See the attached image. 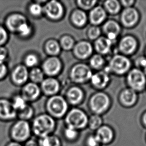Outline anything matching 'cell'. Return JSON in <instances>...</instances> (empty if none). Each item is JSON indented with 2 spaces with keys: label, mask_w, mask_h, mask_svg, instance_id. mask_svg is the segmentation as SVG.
<instances>
[{
  "label": "cell",
  "mask_w": 146,
  "mask_h": 146,
  "mask_svg": "<svg viewBox=\"0 0 146 146\" xmlns=\"http://www.w3.org/2000/svg\"><path fill=\"white\" fill-rule=\"evenodd\" d=\"M55 127V121L52 117L47 114H42L34 119L33 130L34 133L40 138L49 136Z\"/></svg>",
  "instance_id": "obj_1"
},
{
  "label": "cell",
  "mask_w": 146,
  "mask_h": 146,
  "mask_svg": "<svg viewBox=\"0 0 146 146\" xmlns=\"http://www.w3.org/2000/svg\"><path fill=\"white\" fill-rule=\"evenodd\" d=\"M67 127L76 130L85 128L88 123V118L85 113L79 109H72L67 114L65 118Z\"/></svg>",
  "instance_id": "obj_2"
},
{
  "label": "cell",
  "mask_w": 146,
  "mask_h": 146,
  "mask_svg": "<svg viewBox=\"0 0 146 146\" xmlns=\"http://www.w3.org/2000/svg\"><path fill=\"white\" fill-rule=\"evenodd\" d=\"M46 107L51 117L61 118L65 114L68 109L66 101L60 96H53L48 99Z\"/></svg>",
  "instance_id": "obj_3"
},
{
  "label": "cell",
  "mask_w": 146,
  "mask_h": 146,
  "mask_svg": "<svg viewBox=\"0 0 146 146\" xmlns=\"http://www.w3.org/2000/svg\"><path fill=\"white\" fill-rule=\"evenodd\" d=\"M110 105V99L104 93L98 92L91 97L90 101V107L95 114L104 113Z\"/></svg>",
  "instance_id": "obj_4"
},
{
  "label": "cell",
  "mask_w": 146,
  "mask_h": 146,
  "mask_svg": "<svg viewBox=\"0 0 146 146\" xmlns=\"http://www.w3.org/2000/svg\"><path fill=\"white\" fill-rule=\"evenodd\" d=\"M93 75L89 66L84 64L80 63L75 65L71 69L70 76L74 82L83 83L91 79Z\"/></svg>",
  "instance_id": "obj_5"
},
{
  "label": "cell",
  "mask_w": 146,
  "mask_h": 146,
  "mask_svg": "<svg viewBox=\"0 0 146 146\" xmlns=\"http://www.w3.org/2000/svg\"><path fill=\"white\" fill-rule=\"evenodd\" d=\"M130 67V61L127 57L121 55H116L111 59L109 68L110 71L122 74L128 70Z\"/></svg>",
  "instance_id": "obj_6"
},
{
  "label": "cell",
  "mask_w": 146,
  "mask_h": 146,
  "mask_svg": "<svg viewBox=\"0 0 146 146\" xmlns=\"http://www.w3.org/2000/svg\"><path fill=\"white\" fill-rule=\"evenodd\" d=\"M12 136L16 140L24 141L27 140L31 134V129L29 123L25 120L19 121L12 129Z\"/></svg>",
  "instance_id": "obj_7"
},
{
  "label": "cell",
  "mask_w": 146,
  "mask_h": 146,
  "mask_svg": "<svg viewBox=\"0 0 146 146\" xmlns=\"http://www.w3.org/2000/svg\"><path fill=\"white\" fill-rule=\"evenodd\" d=\"M127 79L129 84L133 90H141L146 84L145 75L140 69H133L129 73Z\"/></svg>",
  "instance_id": "obj_8"
},
{
  "label": "cell",
  "mask_w": 146,
  "mask_h": 146,
  "mask_svg": "<svg viewBox=\"0 0 146 146\" xmlns=\"http://www.w3.org/2000/svg\"><path fill=\"white\" fill-rule=\"evenodd\" d=\"M26 23H28V21L24 15L20 13H13L6 18L5 28L11 33H17L21 26Z\"/></svg>",
  "instance_id": "obj_9"
},
{
  "label": "cell",
  "mask_w": 146,
  "mask_h": 146,
  "mask_svg": "<svg viewBox=\"0 0 146 146\" xmlns=\"http://www.w3.org/2000/svg\"><path fill=\"white\" fill-rule=\"evenodd\" d=\"M11 80L14 84L21 85L26 83L29 77V72L26 65L20 64L14 68L11 73Z\"/></svg>",
  "instance_id": "obj_10"
},
{
  "label": "cell",
  "mask_w": 146,
  "mask_h": 146,
  "mask_svg": "<svg viewBox=\"0 0 146 146\" xmlns=\"http://www.w3.org/2000/svg\"><path fill=\"white\" fill-rule=\"evenodd\" d=\"M17 115L11 101L6 99H0V118L10 120L14 119Z\"/></svg>",
  "instance_id": "obj_11"
},
{
  "label": "cell",
  "mask_w": 146,
  "mask_h": 146,
  "mask_svg": "<svg viewBox=\"0 0 146 146\" xmlns=\"http://www.w3.org/2000/svg\"><path fill=\"white\" fill-rule=\"evenodd\" d=\"M44 10L46 15L52 20H57L63 14V8L59 2L52 1L46 4Z\"/></svg>",
  "instance_id": "obj_12"
},
{
  "label": "cell",
  "mask_w": 146,
  "mask_h": 146,
  "mask_svg": "<svg viewBox=\"0 0 146 146\" xmlns=\"http://www.w3.org/2000/svg\"><path fill=\"white\" fill-rule=\"evenodd\" d=\"M40 93V88L36 83L26 84L22 90V97L26 101H34L38 98Z\"/></svg>",
  "instance_id": "obj_13"
},
{
  "label": "cell",
  "mask_w": 146,
  "mask_h": 146,
  "mask_svg": "<svg viewBox=\"0 0 146 146\" xmlns=\"http://www.w3.org/2000/svg\"><path fill=\"white\" fill-rule=\"evenodd\" d=\"M61 69L60 60L57 57H50L44 61L43 64V69L45 73L50 75H56Z\"/></svg>",
  "instance_id": "obj_14"
},
{
  "label": "cell",
  "mask_w": 146,
  "mask_h": 146,
  "mask_svg": "<svg viewBox=\"0 0 146 146\" xmlns=\"http://www.w3.org/2000/svg\"><path fill=\"white\" fill-rule=\"evenodd\" d=\"M95 136L100 144H108L114 138V132L109 126H101L97 129Z\"/></svg>",
  "instance_id": "obj_15"
},
{
  "label": "cell",
  "mask_w": 146,
  "mask_h": 146,
  "mask_svg": "<svg viewBox=\"0 0 146 146\" xmlns=\"http://www.w3.org/2000/svg\"><path fill=\"white\" fill-rule=\"evenodd\" d=\"M121 20L123 24L127 27L134 25L138 20V13L136 10L132 8H128L123 11Z\"/></svg>",
  "instance_id": "obj_16"
},
{
  "label": "cell",
  "mask_w": 146,
  "mask_h": 146,
  "mask_svg": "<svg viewBox=\"0 0 146 146\" xmlns=\"http://www.w3.org/2000/svg\"><path fill=\"white\" fill-rule=\"evenodd\" d=\"M74 53L80 58H86L91 55L93 51L92 46L89 42L85 41L79 42L74 47Z\"/></svg>",
  "instance_id": "obj_17"
},
{
  "label": "cell",
  "mask_w": 146,
  "mask_h": 146,
  "mask_svg": "<svg viewBox=\"0 0 146 146\" xmlns=\"http://www.w3.org/2000/svg\"><path fill=\"white\" fill-rule=\"evenodd\" d=\"M103 31L107 36V38L112 42L116 40L120 31L119 24L114 21L110 20L107 22L103 26Z\"/></svg>",
  "instance_id": "obj_18"
},
{
  "label": "cell",
  "mask_w": 146,
  "mask_h": 146,
  "mask_svg": "<svg viewBox=\"0 0 146 146\" xmlns=\"http://www.w3.org/2000/svg\"><path fill=\"white\" fill-rule=\"evenodd\" d=\"M91 82L95 87L103 88L106 86L110 80L108 73L105 71H100L93 74L91 78Z\"/></svg>",
  "instance_id": "obj_19"
},
{
  "label": "cell",
  "mask_w": 146,
  "mask_h": 146,
  "mask_svg": "<svg viewBox=\"0 0 146 146\" xmlns=\"http://www.w3.org/2000/svg\"><path fill=\"white\" fill-rule=\"evenodd\" d=\"M137 47V42L131 36L123 38L119 44V48L123 53L130 54L134 51Z\"/></svg>",
  "instance_id": "obj_20"
},
{
  "label": "cell",
  "mask_w": 146,
  "mask_h": 146,
  "mask_svg": "<svg viewBox=\"0 0 146 146\" xmlns=\"http://www.w3.org/2000/svg\"><path fill=\"white\" fill-rule=\"evenodd\" d=\"M42 89L47 95H52L57 93L59 88L58 82L52 78H48L42 81Z\"/></svg>",
  "instance_id": "obj_21"
},
{
  "label": "cell",
  "mask_w": 146,
  "mask_h": 146,
  "mask_svg": "<svg viewBox=\"0 0 146 146\" xmlns=\"http://www.w3.org/2000/svg\"><path fill=\"white\" fill-rule=\"evenodd\" d=\"M106 12L100 6L94 8L90 14V20L92 24L97 25L102 23L106 18Z\"/></svg>",
  "instance_id": "obj_22"
},
{
  "label": "cell",
  "mask_w": 146,
  "mask_h": 146,
  "mask_svg": "<svg viewBox=\"0 0 146 146\" xmlns=\"http://www.w3.org/2000/svg\"><path fill=\"white\" fill-rule=\"evenodd\" d=\"M112 42L107 38L101 37L95 42V48L97 51L101 54H106L109 52Z\"/></svg>",
  "instance_id": "obj_23"
},
{
  "label": "cell",
  "mask_w": 146,
  "mask_h": 146,
  "mask_svg": "<svg viewBox=\"0 0 146 146\" xmlns=\"http://www.w3.org/2000/svg\"><path fill=\"white\" fill-rule=\"evenodd\" d=\"M67 98L71 104L76 105L81 102L83 98V92L77 87H72L67 92Z\"/></svg>",
  "instance_id": "obj_24"
},
{
  "label": "cell",
  "mask_w": 146,
  "mask_h": 146,
  "mask_svg": "<svg viewBox=\"0 0 146 146\" xmlns=\"http://www.w3.org/2000/svg\"><path fill=\"white\" fill-rule=\"evenodd\" d=\"M136 99V92L132 89H125L121 94V101L123 104L126 106L134 104Z\"/></svg>",
  "instance_id": "obj_25"
},
{
  "label": "cell",
  "mask_w": 146,
  "mask_h": 146,
  "mask_svg": "<svg viewBox=\"0 0 146 146\" xmlns=\"http://www.w3.org/2000/svg\"><path fill=\"white\" fill-rule=\"evenodd\" d=\"M38 145L39 146H61V142L57 136L49 135L40 138Z\"/></svg>",
  "instance_id": "obj_26"
},
{
  "label": "cell",
  "mask_w": 146,
  "mask_h": 146,
  "mask_svg": "<svg viewBox=\"0 0 146 146\" xmlns=\"http://www.w3.org/2000/svg\"><path fill=\"white\" fill-rule=\"evenodd\" d=\"M72 20L75 25L81 27L86 23L87 21V17L83 11L77 10L73 12L72 15Z\"/></svg>",
  "instance_id": "obj_27"
},
{
  "label": "cell",
  "mask_w": 146,
  "mask_h": 146,
  "mask_svg": "<svg viewBox=\"0 0 146 146\" xmlns=\"http://www.w3.org/2000/svg\"><path fill=\"white\" fill-rule=\"evenodd\" d=\"M46 49L47 52L51 55L58 54L60 51V46L55 40H48L46 44Z\"/></svg>",
  "instance_id": "obj_28"
},
{
  "label": "cell",
  "mask_w": 146,
  "mask_h": 146,
  "mask_svg": "<svg viewBox=\"0 0 146 146\" xmlns=\"http://www.w3.org/2000/svg\"><path fill=\"white\" fill-rule=\"evenodd\" d=\"M29 77L33 83L41 82L44 80V73L39 68H34L29 73Z\"/></svg>",
  "instance_id": "obj_29"
},
{
  "label": "cell",
  "mask_w": 146,
  "mask_h": 146,
  "mask_svg": "<svg viewBox=\"0 0 146 146\" xmlns=\"http://www.w3.org/2000/svg\"><path fill=\"white\" fill-rule=\"evenodd\" d=\"M11 102L17 113L24 109L28 105L27 104V101L21 95H17L15 96Z\"/></svg>",
  "instance_id": "obj_30"
},
{
  "label": "cell",
  "mask_w": 146,
  "mask_h": 146,
  "mask_svg": "<svg viewBox=\"0 0 146 146\" xmlns=\"http://www.w3.org/2000/svg\"><path fill=\"white\" fill-rule=\"evenodd\" d=\"M102 124V119L98 115H93L88 119V125L92 130H97L101 126Z\"/></svg>",
  "instance_id": "obj_31"
},
{
  "label": "cell",
  "mask_w": 146,
  "mask_h": 146,
  "mask_svg": "<svg viewBox=\"0 0 146 146\" xmlns=\"http://www.w3.org/2000/svg\"><path fill=\"white\" fill-rule=\"evenodd\" d=\"M107 10L111 14H116L120 11V5L116 0H109L105 3Z\"/></svg>",
  "instance_id": "obj_32"
},
{
  "label": "cell",
  "mask_w": 146,
  "mask_h": 146,
  "mask_svg": "<svg viewBox=\"0 0 146 146\" xmlns=\"http://www.w3.org/2000/svg\"><path fill=\"white\" fill-rule=\"evenodd\" d=\"M18 114L22 120L26 121L32 118L34 114V110L32 107L27 105L24 109L18 112Z\"/></svg>",
  "instance_id": "obj_33"
},
{
  "label": "cell",
  "mask_w": 146,
  "mask_h": 146,
  "mask_svg": "<svg viewBox=\"0 0 146 146\" xmlns=\"http://www.w3.org/2000/svg\"><path fill=\"white\" fill-rule=\"evenodd\" d=\"M104 59L99 54H95L92 57L90 63L91 66L95 69H99L102 67L104 64Z\"/></svg>",
  "instance_id": "obj_34"
},
{
  "label": "cell",
  "mask_w": 146,
  "mask_h": 146,
  "mask_svg": "<svg viewBox=\"0 0 146 146\" xmlns=\"http://www.w3.org/2000/svg\"><path fill=\"white\" fill-rule=\"evenodd\" d=\"M74 40L71 36H65L61 40V46L63 49L69 50L73 48L74 46Z\"/></svg>",
  "instance_id": "obj_35"
},
{
  "label": "cell",
  "mask_w": 146,
  "mask_h": 146,
  "mask_svg": "<svg viewBox=\"0 0 146 146\" xmlns=\"http://www.w3.org/2000/svg\"><path fill=\"white\" fill-rule=\"evenodd\" d=\"M32 33V28L28 23H26L21 26L18 30L17 33L22 37H27L30 35Z\"/></svg>",
  "instance_id": "obj_36"
},
{
  "label": "cell",
  "mask_w": 146,
  "mask_h": 146,
  "mask_svg": "<svg viewBox=\"0 0 146 146\" xmlns=\"http://www.w3.org/2000/svg\"><path fill=\"white\" fill-rule=\"evenodd\" d=\"M38 58L37 56L34 54H29L26 56L25 59V63L26 66L34 67L38 63Z\"/></svg>",
  "instance_id": "obj_37"
},
{
  "label": "cell",
  "mask_w": 146,
  "mask_h": 146,
  "mask_svg": "<svg viewBox=\"0 0 146 146\" xmlns=\"http://www.w3.org/2000/svg\"><path fill=\"white\" fill-rule=\"evenodd\" d=\"M29 9L30 14L36 17L40 16L42 12V6L38 3H34L30 5Z\"/></svg>",
  "instance_id": "obj_38"
},
{
  "label": "cell",
  "mask_w": 146,
  "mask_h": 146,
  "mask_svg": "<svg viewBox=\"0 0 146 146\" xmlns=\"http://www.w3.org/2000/svg\"><path fill=\"white\" fill-rule=\"evenodd\" d=\"M9 40L8 30L3 26H0V46H4Z\"/></svg>",
  "instance_id": "obj_39"
},
{
  "label": "cell",
  "mask_w": 146,
  "mask_h": 146,
  "mask_svg": "<svg viewBox=\"0 0 146 146\" xmlns=\"http://www.w3.org/2000/svg\"><path fill=\"white\" fill-rule=\"evenodd\" d=\"M64 135L66 138L70 140H73L77 138L78 136V131L76 129L72 127H67L65 129Z\"/></svg>",
  "instance_id": "obj_40"
},
{
  "label": "cell",
  "mask_w": 146,
  "mask_h": 146,
  "mask_svg": "<svg viewBox=\"0 0 146 146\" xmlns=\"http://www.w3.org/2000/svg\"><path fill=\"white\" fill-rule=\"evenodd\" d=\"M96 2H97L96 1L80 0L77 1V3L79 7L82 9H85V10H89L95 5Z\"/></svg>",
  "instance_id": "obj_41"
},
{
  "label": "cell",
  "mask_w": 146,
  "mask_h": 146,
  "mask_svg": "<svg viewBox=\"0 0 146 146\" xmlns=\"http://www.w3.org/2000/svg\"><path fill=\"white\" fill-rule=\"evenodd\" d=\"M100 29L96 26H93L89 29L88 35L91 40H95L98 38L100 35Z\"/></svg>",
  "instance_id": "obj_42"
},
{
  "label": "cell",
  "mask_w": 146,
  "mask_h": 146,
  "mask_svg": "<svg viewBox=\"0 0 146 146\" xmlns=\"http://www.w3.org/2000/svg\"><path fill=\"white\" fill-rule=\"evenodd\" d=\"M8 72V67L6 62L0 61V80L6 77Z\"/></svg>",
  "instance_id": "obj_43"
},
{
  "label": "cell",
  "mask_w": 146,
  "mask_h": 146,
  "mask_svg": "<svg viewBox=\"0 0 146 146\" xmlns=\"http://www.w3.org/2000/svg\"><path fill=\"white\" fill-rule=\"evenodd\" d=\"M9 55L8 50L4 46H0V61L5 62Z\"/></svg>",
  "instance_id": "obj_44"
},
{
  "label": "cell",
  "mask_w": 146,
  "mask_h": 146,
  "mask_svg": "<svg viewBox=\"0 0 146 146\" xmlns=\"http://www.w3.org/2000/svg\"><path fill=\"white\" fill-rule=\"evenodd\" d=\"M100 143L97 140L95 136L91 135L88 137L87 140V145L88 146H98Z\"/></svg>",
  "instance_id": "obj_45"
},
{
  "label": "cell",
  "mask_w": 146,
  "mask_h": 146,
  "mask_svg": "<svg viewBox=\"0 0 146 146\" xmlns=\"http://www.w3.org/2000/svg\"><path fill=\"white\" fill-rule=\"evenodd\" d=\"M136 65L138 67L142 69L146 73V58L144 57H140L137 59Z\"/></svg>",
  "instance_id": "obj_46"
},
{
  "label": "cell",
  "mask_w": 146,
  "mask_h": 146,
  "mask_svg": "<svg viewBox=\"0 0 146 146\" xmlns=\"http://www.w3.org/2000/svg\"><path fill=\"white\" fill-rule=\"evenodd\" d=\"M25 146H39V145L35 141L33 140H30L28 141L27 143H26Z\"/></svg>",
  "instance_id": "obj_47"
},
{
  "label": "cell",
  "mask_w": 146,
  "mask_h": 146,
  "mask_svg": "<svg viewBox=\"0 0 146 146\" xmlns=\"http://www.w3.org/2000/svg\"><path fill=\"white\" fill-rule=\"evenodd\" d=\"M134 2V1H122V3L125 7H129L132 5Z\"/></svg>",
  "instance_id": "obj_48"
},
{
  "label": "cell",
  "mask_w": 146,
  "mask_h": 146,
  "mask_svg": "<svg viewBox=\"0 0 146 146\" xmlns=\"http://www.w3.org/2000/svg\"><path fill=\"white\" fill-rule=\"evenodd\" d=\"M8 146H22L21 145L17 143H11V144L9 145Z\"/></svg>",
  "instance_id": "obj_49"
},
{
  "label": "cell",
  "mask_w": 146,
  "mask_h": 146,
  "mask_svg": "<svg viewBox=\"0 0 146 146\" xmlns=\"http://www.w3.org/2000/svg\"><path fill=\"white\" fill-rule=\"evenodd\" d=\"M144 122L145 123V124H146V114L144 116Z\"/></svg>",
  "instance_id": "obj_50"
}]
</instances>
